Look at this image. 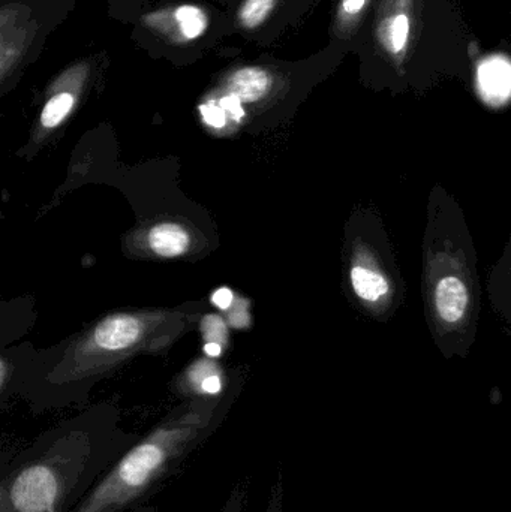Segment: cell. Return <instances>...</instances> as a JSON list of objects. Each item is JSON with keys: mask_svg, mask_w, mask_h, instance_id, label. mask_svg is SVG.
Here are the masks:
<instances>
[{"mask_svg": "<svg viewBox=\"0 0 511 512\" xmlns=\"http://www.w3.org/2000/svg\"><path fill=\"white\" fill-rule=\"evenodd\" d=\"M276 0H245L239 9V20L246 29L263 24L275 8Z\"/></svg>", "mask_w": 511, "mask_h": 512, "instance_id": "9", "label": "cell"}, {"mask_svg": "<svg viewBox=\"0 0 511 512\" xmlns=\"http://www.w3.org/2000/svg\"><path fill=\"white\" fill-rule=\"evenodd\" d=\"M477 87L486 104L500 107L511 93L510 62L504 56L486 57L477 68Z\"/></svg>", "mask_w": 511, "mask_h": 512, "instance_id": "2", "label": "cell"}, {"mask_svg": "<svg viewBox=\"0 0 511 512\" xmlns=\"http://www.w3.org/2000/svg\"><path fill=\"white\" fill-rule=\"evenodd\" d=\"M231 301H233V294H231L230 289H218V291L213 294V303H215L219 309H228Z\"/></svg>", "mask_w": 511, "mask_h": 512, "instance_id": "14", "label": "cell"}, {"mask_svg": "<svg viewBox=\"0 0 511 512\" xmlns=\"http://www.w3.org/2000/svg\"><path fill=\"white\" fill-rule=\"evenodd\" d=\"M149 245L155 254L173 258L185 254L189 246V236L179 225L162 224L150 231Z\"/></svg>", "mask_w": 511, "mask_h": 512, "instance_id": "6", "label": "cell"}, {"mask_svg": "<svg viewBox=\"0 0 511 512\" xmlns=\"http://www.w3.org/2000/svg\"><path fill=\"white\" fill-rule=\"evenodd\" d=\"M468 292L458 277H446L437 286V307L441 318L456 322L467 310Z\"/></svg>", "mask_w": 511, "mask_h": 512, "instance_id": "5", "label": "cell"}, {"mask_svg": "<svg viewBox=\"0 0 511 512\" xmlns=\"http://www.w3.org/2000/svg\"><path fill=\"white\" fill-rule=\"evenodd\" d=\"M72 107H74V96L71 93H59V95L53 96L42 110V125L45 128H56L59 123L65 120Z\"/></svg>", "mask_w": 511, "mask_h": 512, "instance_id": "10", "label": "cell"}, {"mask_svg": "<svg viewBox=\"0 0 511 512\" xmlns=\"http://www.w3.org/2000/svg\"><path fill=\"white\" fill-rule=\"evenodd\" d=\"M354 291L360 298L368 301H375L383 297L389 291V283L381 274L368 268L356 267L351 273Z\"/></svg>", "mask_w": 511, "mask_h": 512, "instance_id": "7", "label": "cell"}, {"mask_svg": "<svg viewBox=\"0 0 511 512\" xmlns=\"http://www.w3.org/2000/svg\"><path fill=\"white\" fill-rule=\"evenodd\" d=\"M408 38H410V18L405 14H398L392 20L390 26V44H392L393 53H401L407 47Z\"/></svg>", "mask_w": 511, "mask_h": 512, "instance_id": "11", "label": "cell"}, {"mask_svg": "<svg viewBox=\"0 0 511 512\" xmlns=\"http://www.w3.org/2000/svg\"><path fill=\"white\" fill-rule=\"evenodd\" d=\"M272 86L269 72L260 68H245L234 72L228 81L230 93L245 102H255L263 98Z\"/></svg>", "mask_w": 511, "mask_h": 512, "instance_id": "4", "label": "cell"}, {"mask_svg": "<svg viewBox=\"0 0 511 512\" xmlns=\"http://www.w3.org/2000/svg\"><path fill=\"white\" fill-rule=\"evenodd\" d=\"M219 107L225 111V114L231 117L233 120H242L243 116H245V110L242 107V101H240L237 96H234L233 93L230 95L224 96V98L219 101Z\"/></svg>", "mask_w": 511, "mask_h": 512, "instance_id": "13", "label": "cell"}, {"mask_svg": "<svg viewBox=\"0 0 511 512\" xmlns=\"http://www.w3.org/2000/svg\"><path fill=\"white\" fill-rule=\"evenodd\" d=\"M203 390L210 394L219 393L221 391V381H219L218 376H209V378L204 379Z\"/></svg>", "mask_w": 511, "mask_h": 512, "instance_id": "16", "label": "cell"}, {"mask_svg": "<svg viewBox=\"0 0 511 512\" xmlns=\"http://www.w3.org/2000/svg\"><path fill=\"white\" fill-rule=\"evenodd\" d=\"M140 336V322L128 315L113 316L105 319L95 331L98 346L110 351L128 348L134 345Z\"/></svg>", "mask_w": 511, "mask_h": 512, "instance_id": "3", "label": "cell"}, {"mask_svg": "<svg viewBox=\"0 0 511 512\" xmlns=\"http://www.w3.org/2000/svg\"><path fill=\"white\" fill-rule=\"evenodd\" d=\"M201 116H203L204 122L212 128H224L227 123V114L219 107V104L215 102H209V104H203L200 107Z\"/></svg>", "mask_w": 511, "mask_h": 512, "instance_id": "12", "label": "cell"}, {"mask_svg": "<svg viewBox=\"0 0 511 512\" xmlns=\"http://www.w3.org/2000/svg\"><path fill=\"white\" fill-rule=\"evenodd\" d=\"M366 0H342V11L347 15H356L365 8Z\"/></svg>", "mask_w": 511, "mask_h": 512, "instance_id": "15", "label": "cell"}, {"mask_svg": "<svg viewBox=\"0 0 511 512\" xmlns=\"http://www.w3.org/2000/svg\"><path fill=\"white\" fill-rule=\"evenodd\" d=\"M176 18L185 38H198L207 29L206 14L197 6H180L176 11Z\"/></svg>", "mask_w": 511, "mask_h": 512, "instance_id": "8", "label": "cell"}, {"mask_svg": "<svg viewBox=\"0 0 511 512\" xmlns=\"http://www.w3.org/2000/svg\"><path fill=\"white\" fill-rule=\"evenodd\" d=\"M204 352L210 355V357H219V355H221V346H219L218 343H207V345L204 346Z\"/></svg>", "mask_w": 511, "mask_h": 512, "instance_id": "17", "label": "cell"}, {"mask_svg": "<svg viewBox=\"0 0 511 512\" xmlns=\"http://www.w3.org/2000/svg\"><path fill=\"white\" fill-rule=\"evenodd\" d=\"M59 481L47 466L24 469L12 484L11 501L18 512H47L56 504Z\"/></svg>", "mask_w": 511, "mask_h": 512, "instance_id": "1", "label": "cell"}]
</instances>
